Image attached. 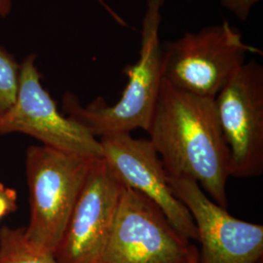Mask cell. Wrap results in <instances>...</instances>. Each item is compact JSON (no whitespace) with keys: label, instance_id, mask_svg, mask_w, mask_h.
Here are the masks:
<instances>
[{"label":"cell","instance_id":"1","mask_svg":"<svg viewBox=\"0 0 263 263\" xmlns=\"http://www.w3.org/2000/svg\"><path fill=\"white\" fill-rule=\"evenodd\" d=\"M147 133L169 177L188 178L227 209L230 153L215 99L180 91L163 79Z\"/></svg>","mask_w":263,"mask_h":263},{"label":"cell","instance_id":"2","mask_svg":"<svg viewBox=\"0 0 263 263\" xmlns=\"http://www.w3.org/2000/svg\"><path fill=\"white\" fill-rule=\"evenodd\" d=\"M165 0H146L141 31L140 57L123 68L128 82L117 103L108 105L98 98L88 105L76 95L63 97V111L90 132L95 138L148 130L163 82V45L160 41L162 8Z\"/></svg>","mask_w":263,"mask_h":263},{"label":"cell","instance_id":"3","mask_svg":"<svg viewBox=\"0 0 263 263\" xmlns=\"http://www.w3.org/2000/svg\"><path fill=\"white\" fill-rule=\"evenodd\" d=\"M96 159L31 145L26 155L29 190L28 242L54 254Z\"/></svg>","mask_w":263,"mask_h":263},{"label":"cell","instance_id":"4","mask_svg":"<svg viewBox=\"0 0 263 263\" xmlns=\"http://www.w3.org/2000/svg\"><path fill=\"white\" fill-rule=\"evenodd\" d=\"M249 53L262 52L245 43L242 33L224 21L167 42L163 78L180 91L215 99L244 66Z\"/></svg>","mask_w":263,"mask_h":263},{"label":"cell","instance_id":"5","mask_svg":"<svg viewBox=\"0 0 263 263\" xmlns=\"http://www.w3.org/2000/svg\"><path fill=\"white\" fill-rule=\"evenodd\" d=\"M37 55L30 53L21 63L14 103L0 113V136L24 134L42 145L87 158H103L99 139L74 119L61 112L41 83Z\"/></svg>","mask_w":263,"mask_h":263},{"label":"cell","instance_id":"6","mask_svg":"<svg viewBox=\"0 0 263 263\" xmlns=\"http://www.w3.org/2000/svg\"><path fill=\"white\" fill-rule=\"evenodd\" d=\"M195 247L151 199L125 187L99 263H189Z\"/></svg>","mask_w":263,"mask_h":263},{"label":"cell","instance_id":"7","mask_svg":"<svg viewBox=\"0 0 263 263\" xmlns=\"http://www.w3.org/2000/svg\"><path fill=\"white\" fill-rule=\"evenodd\" d=\"M218 122L230 153V177L263 173V66L246 62L215 98Z\"/></svg>","mask_w":263,"mask_h":263},{"label":"cell","instance_id":"8","mask_svg":"<svg viewBox=\"0 0 263 263\" xmlns=\"http://www.w3.org/2000/svg\"><path fill=\"white\" fill-rule=\"evenodd\" d=\"M169 182L196 226L198 263L263 262L262 224L231 216L192 179L169 177Z\"/></svg>","mask_w":263,"mask_h":263},{"label":"cell","instance_id":"9","mask_svg":"<svg viewBox=\"0 0 263 263\" xmlns=\"http://www.w3.org/2000/svg\"><path fill=\"white\" fill-rule=\"evenodd\" d=\"M124 188L103 158L95 160L54 251L57 262H100Z\"/></svg>","mask_w":263,"mask_h":263},{"label":"cell","instance_id":"10","mask_svg":"<svg viewBox=\"0 0 263 263\" xmlns=\"http://www.w3.org/2000/svg\"><path fill=\"white\" fill-rule=\"evenodd\" d=\"M99 141L103 159L123 185L151 199L181 235L198 241L193 217L173 192L169 176L151 140L135 139L131 133H119L104 136Z\"/></svg>","mask_w":263,"mask_h":263},{"label":"cell","instance_id":"11","mask_svg":"<svg viewBox=\"0 0 263 263\" xmlns=\"http://www.w3.org/2000/svg\"><path fill=\"white\" fill-rule=\"evenodd\" d=\"M0 263H58L54 254L30 244L25 227L0 228Z\"/></svg>","mask_w":263,"mask_h":263},{"label":"cell","instance_id":"12","mask_svg":"<svg viewBox=\"0 0 263 263\" xmlns=\"http://www.w3.org/2000/svg\"><path fill=\"white\" fill-rule=\"evenodd\" d=\"M21 64L7 50L0 46V113L14 103L19 84Z\"/></svg>","mask_w":263,"mask_h":263},{"label":"cell","instance_id":"13","mask_svg":"<svg viewBox=\"0 0 263 263\" xmlns=\"http://www.w3.org/2000/svg\"><path fill=\"white\" fill-rule=\"evenodd\" d=\"M18 210V192L0 182V220Z\"/></svg>","mask_w":263,"mask_h":263},{"label":"cell","instance_id":"14","mask_svg":"<svg viewBox=\"0 0 263 263\" xmlns=\"http://www.w3.org/2000/svg\"><path fill=\"white\" fill-rule=\"evenodd\" d=\"M261 0H220L223 8L232 13L237 19L247 21L255 4Z\"/></svg>","mask_w":263,"mask_h":263},{"label":"cell","instance_id":"15","mask_svg":"<svg viewBox=\"0 0 263 263\" xmlns=\"http://www.w3.org/2000/svg\"><path fill=\"white\" fill-rule=\"evenodd\" d=\"M97 1L104 7V9L108 12V14L112 17L113 19L115 20V22H116L117 24H119L120 26H123V27H128V24H127L119 15H117V13H115V12L113 11L112 8L109 7V6L104 2V0H97Z\"/></svg>","mask_w":263,"mask_h":263},{"label":"cell","instance_id":"16","mask_svg":"<svg viewBox=\"0 0 263 263\" xmlns=\"http://www.w3.org/2000/svg\"><path fill=\"white\" fill-rule=\"evenodd\" d=\"M13 0H0V18L8 17L12 11Z\"/></svg>","mask_w":263,"mask_h":263},{"label":"cell","instance_id":"17","mask_svg":"<svg viewBox=\"0 0 263 263\" xmlns=\"http://www.w3.org/2000/svg\"><path fill=\"white\" fill-rule=\"evenodd\" d=\"M189 263H198V249L197 247H195V249L193 250L191 257H190V261Z\"/></svg>","mask_w":263,"mask_h":263},{"label":"cell","instance_id":"18","mask_svg":"<svg viewBox=\"0 0 263 263\" xmlns=\"http://www.w3.org/2000/svg\"><path fill=\"white\" fill-rule=\"evenodd\" d=\"M261 263H263V262H261Z\"/></svg>","mask_w":263,"mask_h":263}]
</instances>
